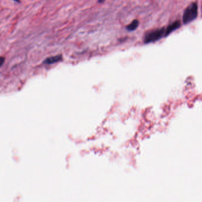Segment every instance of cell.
Returning a JSON list of instances; mask_svg holds the SVG:
<instances>
[{"label":"cell","mask_w":202,"mask_h":202,"mask_svg":"<svg viewBox=\"0 0 202 202\" xmlns=\"http://www.w3.org/2000/svg\"><path fill=\"white\" fill-rule=\"evenodd\" d=\"M165 37V28L162 27L152 30L145 33L144 42L145 43L155 42L162 38Z\"/></svg>","instance_id":"cell-1"},{"label":"cell","mask_w":202,"mask_h":202,"mask_svg":"<svg viewBox=\"0 0 202 202\" xmlns=\"http://www.w3.org/2000/svg\"><path fill=\"white\" fill-rule=\"evenodd\" d=\"M180 26H181V22L180 21H176L172 24H170L165 28V37L168 36L173 31L178 29Z\"/></svg>","instance_id":"cell-3"},{"label":"cell","mask_w":202,"mask_h":202,"mask_svg":"<svg viewBox=\"0 0 202 202\" xmlns=\"http://www.w3.org/2000/svg\"><path fill=\"white\" fill-rule=\"evenodd\" d=\"M13 1H16V2H18V3H19V2H20V0H13Z\"/></svg>","instance_id":"cell-8"},{"label":"cell","mask_w":202,"mask_h":202,"mask_svg":"<svg viewBox=\"0 0 202 202\" xmlns=\"http://www.w3.org/2000/svg\"><path fill=\"white\" fill-rule=\"evenodd\" d=\"M139 23V22L138 20H134L130 24L127 26L126 28L128 31H133L134 30H136L137 28L138 27Z\"/></svg>","instance_id":"cell-5"},{"label":"cell","mask_w":202,"mask_h":202,"mask_svg":"<svg viewBox=\"0 0 202 202\" xmlns=\"http://www.w3.org/2000/svg\"><path fill=\"white\" fill-rule=\"evenodd\" d=\"M4 60H5V58L4 57H1V59H0V62H1V66L3 65V64L4 62Z\"/></svg>","instance_id":"cell-6"},{"label":"cell","mask_w":202,"mask_h":202,"mask_svg":"<svg viewBox=\"0 0 202 202\" xmlns=\"http://www.w3.org/2000/svg\"><path fill=\"white\" fill-rule=\"evenodd\" d=\"M198 14V6L196 3L190 4L184 10L183 16L184 24H188L196 18Z\"/></svg>","instance_id":"cell-2"},{"label":"cell","mask_w":202,"mask_h":202,"mask_svg":"<svg viewBox=\"0 0 202 202\" xmlns=\"http://www.w3.org/2000/svg\"><path fill=\"white\" fill-rule=\"evenodd\" d=\"M62 59V55H59L56 56H54L52 57L48 58L46 59L43 61V63L45 64H52L55 63L56 62H58L59 61H60Z\"/></svg>","instance_id":"cell-4"},{"label":"cell","mask_w":202,"mask_h":202,"mask_svg":"<svg viewBox=\"0 0 202 202\" xmlns=\"http://www.w3.org/2000/svg\"><path fill=\"white\" fill-rule=\"evenodd\" d=\"M105 0H98V2L99 3H103Z\"/></svg>","instance_id":"cell-7"}]
</instances>
